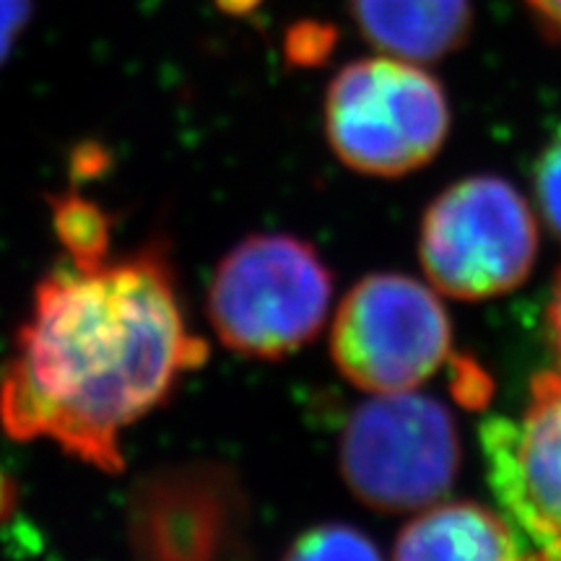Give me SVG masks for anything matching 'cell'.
Here are the masks:
<instances>
[{
	"instance_id": "cell-6",
	"label": "cell",
	"mask_w": 561,
	"mask_h": 561,
	"mask_svg": "<svg viewBox=\"0 0 561 561\" xmlns=\"http://www.w3.org/2000/svg\"><path fill=\"white\" fill-rule=\"evenodd\" d=\"M453 328L437 294L403 273H375L346 294L331 348L341 375L364 392L419 388L450 356Z\"/></svg>"
},
{
	"instance_id": "cell-5",
	"label": "cell",
	"mask_w": 561,
	"mask_h": 561,
	"mask_svg": "<svg viewBox=\"0 0 561 561\" xmlns=\"http://www.w3.org/2000/svg\"><path fill=\"white\" fill-rule=\"evenodd\" d=\"M538 255L533 208L507 180L468 178L424 214L419 257L432 286L455 299H491L530 276Z\"/></svg>"
},
{
	"instance_id": "cell-14",
	"label": "cell",
	"mask_w": 561,
	"mask_h": 561,
	"mask_svg": "<svg viewBox=\"0 0 561 561\" xmlns=\"http://www.w3.org/2000/svg\"><path fill=\"white\" fill-rule=\"evenodd\" d=\"M335 45V30L325 24H314L305 21L297 24L286 34V53L299 66H314V62L325 60Z\"/></svg>"
},
{
	"instance_id": "cell-17",
	"label": "cell",
	"mask_w": 561,
	"mask_h": 561,
	"mask_svg": "<svg viewBox=\"0 0 561 561\" xmlns=\"http://www.w3.org/2000/svg\"><path fill=\"white\" fill-rule=\"evenodd\" d=\"M549 339H551V348L553 356H557L559 371H561V268L557 276V284H553V294H551V305H549Z\"/></svg>"
},
{
	"instance_id": "cell-18",
	"label": "cell",
	"mask_w": 561,
	"mask_h": 561,
	"mask_svg": "<svg viewBox=\"0 0 561 561\" xmlns=\"http://www.w3.org/2000/svg\"><path fill=\"white\" fill-rule=\"evenodd\" d=\"M16 502H19L16 481H13L9 473L0 471V523H3L5 517L16 510Z\"/></svg>"
},
{
	"instance_id": "cell-10",
	"label": "cell",
	"mask_w": 561,
	"mask_h": 561,
	"mask_svg": "<svg viewBox=\"0 0 561 561\" xmlns=\"http://www.w3.org/2000/svg\"><path fill=\"white\" fill-rule=\"evenodd\" d=\"M351 13L377 50L411 62L442 60L473 26L471 0H351Z\"/></svg>"
},
{
	"instance_id": "cell-16",
	"label": "cell",
	"mask_w": 561,
	"mask_h": 561,
	"mask_svg": "<svg viewBox=\"0 0 561 561\" xmlns=\"http://www.w3.org/2000/svg\"><path fill=\"white\" fill-rule=\"evenodd\" d=\"M525 5L536 13L551 37L561 39V0H525Z\"/></svg>"
},
{
	"instance_id": "cell-1",
	"label": "cell",
	"mask_w": 561,
	"mask_h": 561,
	"mask_svg": "<svg viewBox=\"0 0 561 561\" xmlns=\"http://www.w3.org/2000/svg\"><path fill=\"white\" fill-rule=\"evenodd\" d=\"M206 359L164 244L96 268L66 263L34 289L0 375V426L16 442L47 439L96 471L121 473L123 434Z\"/></svg>"
},
{
	"instance_id": "cell-19",
	"label": "cell",
	"mask_w": 561,
	"mask_h": 561,
	"mask_svg": "<svg viewBox=\"0 0 561 561\" xmlns=\"http://www.w3.org/2000/svg\"><path fill=\"white\" fill-rule=\"evenodd\" d=\"M263 0H216V5L224 13H231V16H244V13L255 11Z\"/></svg>"
},
{
	"instance_id": "cell-12",
	"label": "cell",
	"mask_w": 561,
	"mask_h": 561,
	"mask_svg": "<svg viewBox=\"0 0 561 561\" xmlns=\"http://www.w3.org/2000/svg\"><path fill=\"white\" fill-rule=\"evenodd\" d=\"M380 549L371 543L369 536L351 525L328 523L318 525L294 538V543L286 549V559H377Z\"/></svg>"
},
{
	"instance_id": "cell-9",
	"label": "cell",
	"mask_w": 561,
	"mask_h": 561,
	"mask_svg": "<svg viewBox=\"0 0 561 561\" xmlns=\"http://www.w3.org/2000/svg\"><path fill=\"white\" fill-rule=\"evenodd\" d=\"M396 559H533L528 541L507 517L476 502L430 504L398 533Z\"/></svg>"
},
{
	"instance_id": "cell-11",
	"label": "cell",
	"mask_w": 561,
	"mask_h": 561,
	"mask_svg": "<svg viewBox=\"0 0 561 561\" xmlns=\"http://www.w3.org/2000/svg\"><path fill=\"white\" fill-rule=\"evenodd\" d=\"M53 229L76 268H96L110 261L112 216L87 195L70 191L50 195Z\"/></svg>"
},
{
	"instance_id": "cell-3",
	"label": "cell",
	"mask_w": 561,
	"mask_h": 561,
	"mask_svg": "<svg viewBox=\"0 0 561 561\" xmlns=\"http://www.w3.org/2000/svg\"><path fill=\"white\" fill-rule=\"evenodd\" d=\"M325 130L351 170L401 178L437 157L450 130V107L439 81L416 62L369 58L333 79Z\"/></svg>"
},
{
	"instance_id": "cell-8",
	"label": "cell",
	"mask_w": 561,
	"mask_h": 561,
	"mask_svg": "<svg viewBox=\"0 0 561 561\" xmlns=\"http://www.w3.org/2000/svg\"><path fill=\"white\" fill-rule=\"evenodd\" d=\"M489 486L533 557L561 559V371L533 380L520 416L481 424Z\"/></svg>"
},
{
	"instance_id": "cell-7",
	"label": "cell",
	"mask_w": 561,
	"mask_h": 561,
	"mask_svg": "<svg viewBox=\"0 0 561 561\" xmlns=\"http://www.w3.org/2000/svg\"><path fill=\"white\" fill-rule=\"evenodd\" d=\"M248 496L221 462H174L133 486L125 530L140 559L206 561L242 549Z\"/></svg>"
},
{
	"instance_id": "cell-4",
	"label": "cell",
	"mask_w": 561,
	"mask_h": 561,
	"mask_svg": "<svg viewBox=\"0 0 561 561\" xmlns=\"http://www.w3.org/2000/svg\"><path fill=\"white\" fill-rule=\"evenodd\" d=\"M339 462L343 481L367 507L424 510L442 500L458 476V426L430 396L380 392L351 413Z\"/></svg>"
},
{
	"instance_id": "cell-13",
	"label": "cell",
	"mask_w": 561,
	"mask_h": 561,
	"mask_svg": "<svg viewBox=\"0 0 561 561\" xmlns=\"http://www.w3.org/2000/svg\"><path fill=\"white\" fill-rule=\"evenodd\" d=\"M536 193L543 221L561 240V133L551 140L543 157L538 159Z\"/></svg>"
},
{
	"instance_id": "cell-15",
	"label": "cell",
	"mask_w": 561,
	"mask_h": 561,
	"mask_svg": "<svg viewBox=\"0 0 561 561\" xmlns=\"http://www.w3.org/2000/svg\"><path fill=\"white\" fill-rule=\"evenodd\" d=\"M34 0H0V66L11 58L32 21Z\"/></svg>"
},
{
	"instance_id": "cell-2",
	"label": "cell",
	"mask_w": 561,
	"mask_h": 561,
	"mask_svg": "<svg viewBox=\"0 0 561 561\" xmlns=\"http://www.w3.org/2000/svg\"><path fill=\"white\" fill-rule=\"evenodd\" d=\"M331 297V271L310 242L252 234L224 255L210 278L208 320L234 354L280 359L320 333Z\"/></svg>"
}]
</instances>
